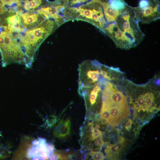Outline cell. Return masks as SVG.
<instances>
[{"label":"cell","instance_id":"cell-17","mask_svg":"<svg viewBox=\"0 0 160 160\" xmlns=\"http://www.w3.org/2000/svg\"><path fill=\"white\" fill-rule=\"evenodd\" d=\"M7 11V9L0 2V15L2 14Z\"/></svg>","mask_w":160,"mask_h":160},{"label":"cell","instance_id":"cell-5","mask_svg":"<svg viewBox=\"0 0 160 160\" xmlns=\"http://www.w3.org/2000/svg\"><path fill=\"white\" fill-rule=\"evenodd\" d=\"M91 60H85L79 65L78 88H88L95 85L98 80L100 72Z\"/></svg>","mask_w":160,"mask_h":160},{"label":"cell","instance_id":"cell-16","mask_svg":"<svg viewBox=\"0 0 160 160\" xmlns=\"http://www.w3.org/2000/svg\"><path fill=\"white\" fill-rule=\"evenodd\" d=\"M132 124V121L131 120H129L126 123L125 128L127 130H129L131 129Z\"/></svg>","mask_w":160,"mask_h":160},{"label":"cell","instance_id":"cell-7","mask_svg":"<svg viewBox=\"0 0 160 160\" xmlns=\"http://www.w3.org/2000/svg\"><path fill=\"white\" fill-rule=\"evenodd\" d=\"M49 2L48 0H23L20 10L22 11L36 10L46 6Z\"/></svg>","mask_w":160,"mask_h":160},{"label":"cell","instance_id":"cell-22","mask_svg":"<svg viewBox=\"0 0 160 160\" xmlns=\"http://www.w3.org/2000/svg\"><path fill=\"white\" fill-rule=\"evenodd\" d=\"M101 117V115L100 114H98L97 115L95 116L96 119H100Z\"/></svg>","mask_w":160,"mask_h":160},{"label":"cell","instance_id":"cell-20","mask_svg":"<svg viewBox=\"0 0 160 160\" xmlns=\"http://www.w3.org/2000/svg\"><path fill=\"white\" fill-rule=\"evenodd\" d=\"M93 122V120L91 118H89L88 120V124H92Z\"/></svg>","mask_w":160,"mask_h":160},{"label":"cell","instance_id":"cell-4","mask_svg":"<svg viewBox=\"0 0 160 160\" xmlns=\"http://www.w3.org/2000/svg\"><path fill=\"white\" fill-rule=\"evenodd\" d=\"M54 151V148L52 144L44 138L39 137L32 141L26 155L30 159H49Z\"/></svg>","mask_w":160,"mask_h":160},{"label":"cell","instance_id":"cell-2","mask_svg":"<svg viewBox=\"0 0 160 160\" xmlns=\"http://www.w3.org/2000/svg\"><path fill=\"white\" fill-rule=\"evenodd\" d=\"M65 16L70 20L88 22L102 31L106 22L102 7L97 0H91L78 7H68L65 12Z\"/></svg>","mask_w":160,"mask_h":160},{"label":"cell","instance_id":"cell-13","mask_svg":"<svg viewBox=\"0 0 160 160\" xmlns=\"http://www.w3.org/2000/svg\"><path fill=\"white\" fill-rule=\"evenodd\" d=\"M89 154L91 156L92 159L95 160H103L104 158L103 154L100 152L91 151Z\"/></svg>","mask_w":160,"mask_h":160},{"label":"cell","instance_id":"cell-8","mask_svg":"<svg viewBox=\"0 0 160 160\" xmlns=\"http://www.w3.org/2000/svg\"><path fill=\"white\" fill-rule=\"evenodd\" d=\"M126 100V97L121 92L114 89L103 101L108 104L125 105Z\"/></svg>","mask_w":160,"mask_h":160},{"label":"cell","instance_id":"cell-19","mask_svg":"<svg viewBox=\"0 0 160 160\" xmlns=\"http://www.w3.org/2000/svg\"><path fill=\"white\" fill-rule=\"evenodd\" d=\"M116 148L119 150H120L122 148V145L120 143H117L115 145Z\"/></svg>","mask_w":160,"mask_h":160},{"label":"cell","instance_id":"cell-11","mask_svg":"<svg viewBox=\"0 0 160 160\" xmlns=\"http://www.w3.org/2000/svg\"><path fill=\"white\" fill-rule=\"evenodd\" d=\"M101 118L106 119L108 122L111 119L110 112L105 103L103 101L102 107L100 113Z\"/></svg>","mask_w":160,"mask_h":160},{"label":"cell","instance_id":"cell-9","mask_svg":"<svg viewBox=\"0 0 160 160\" xmlns=\"http://www.w3.org/2000/svg\"><path fill=\"white\" fill-rule=\"evenodd\" d=\"M23 0H0V3L8 10L15 12L21 7Z\"/></svg>","mask_w":160,"mask_h":160},{"label":"cell","instance_id":"cell-12","mask_svg":"<svg viewBox=\"0 0 160 160\" xmlns=\"http://www.w3.org/2000/svg\"><path fill=\"white\" fill-rule=\"evenodd\" d=\"M11 153V151L7 148L0 146V159L8 157L10 156Z\"/></svg>","mask_w":160,"mask_h":160},{"label":"cell","instance_id":"cell-24","mask_svg":"<svg viewBox=\"0 0 160 160\" xmlns=\"http://www.w3.org/2000/svg\"><path fill=\"white\" fill-rule=\"evenodd\" d=\"M156 84L157 85H159L160 84V79H157L156 82Z\"/></svg>","mask_w":160,"mask_h":160},{"label":"cell","instance_id":"cell-15","mask_svg":"<svg viewBox=\"0 0 160 160\" xmlns=\"http://www.w3.org/2000/svg\"><path fill=\"white\" fill-rule=\"evenodd\" d=\"M106 148L113 153H118L119 152V150L116 148L115 145L108 146Z\"/></svg>","mask_w":160,"mask_h":160},{"label":"cell","instance_id":"cell-10","mask_svg":"<svg viewBox=\"0 0 160 160\" xmlns=\"http://www.w3.org/2000/svg\"><path fill=\"white\" fill-rule=\"evenodd\" d=\"M143 95L145 101V110H148L150 104L153 101V94L151 92H147Z\"/></svg>","mask_w":160,"mask_h":160},{"label":"cell","instance_id":"cell-18","mask_svg":"<svg viewBox=\"0 0 160 160\" xmlns=\"http://www.w3.org/2000/svg\"><path fill=\"white\" fill-rule=\"evenodd\" d=\"M103 142V140L101 141H99L97 140L95 141V144L97 146H100L102 145Z\"/></svg>","mask_w":160,"mask_h":160},{"label":"cell","instance_id":"cell-14","mask_svg":"<svg viewBox=\"0 0 160 160\" xmlns=\"http://www.w3.org/2000/svg\"><path fill=\"white\" fill-rule=\"evenodd\" d=\"M136 102L138 108L140 109L145 110V101L143 95H141L138 97Z\"/></svg>","mask_w":160,"mask_h":160},{"label":"cell","instance_id":"cell-1","mask_svg":"<svg viewBox=\"0 0 160 160\" xmlns=\"http://www.w3.org/2000/svg\"><path fill=\"white\" fill-rule=\"evenodd\" d=\"M102 32L112 40L117 47L122 49L135 47L145 36L131 6L121 13L115 21L106 23Z\"/></svg>","mask_w":160,"mask_h":160},{"label":"cell","instance_id":"cell-3","mask_svg":"<svg viewBox=\"0 0 160 160\" xmlns=\"http://www.w3.org/2000/svg\"><path fill=\"white\" fill-rule=\"evenodd\" d=\"M160 7L159 0H140L138 6L133 8L136 19L148 24L160 18Z\"/></svg>","mask_w":160,"mask_h":160},{"label":"cell","instance_id":"cell-23","mask_svg":"<svg viewBox=\"0 0 160 160\" xmlns=\"http://www.w3.org/2000/svg\"><path fill=\"white\" fill-rule=\"evenodd\" d=\"M100 127V126L98 124H95V128H96V129H99Z\"/></svg>","mask_w":160,"mask_h":160},{"label":"cell","instance_id":"cell-6","mask_svg":"<svg viewBox=\"0 0 160 160\" xmlns=\"http://www.w3.org/2000/svg\"><path fill=\"white\" fill-rule=\"evenodd\" d=\"M71 122L69 119L64 120L62 119L57 124L53 130V135L59 138H64L70 133Z\"/></svg>","mask_w":160,"mask_h":160},{"label":"cell","instance_id":"cell-21","mask_svg":"<svg viewBox=\"0 0 160 160\" xmlns=\"http://www.w3.org/2000/svg\"><path fill=\"white\" fill-rule=\"evenodd\" d=\"M96 138V140L99 141H102L103 138L101 135H100V136H98Z\"/></svg>","mask_w":160,"mask_h":160}]
</instances>
